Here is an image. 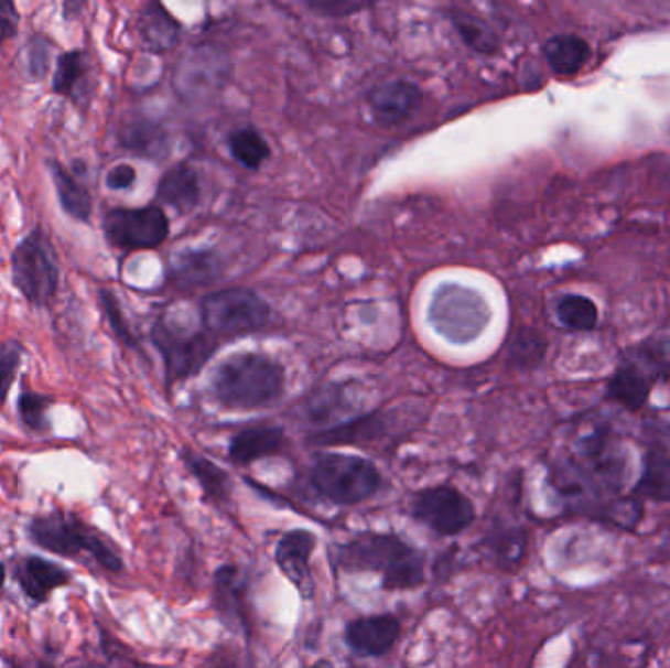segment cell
<instances>
[{
    "instance_id": "obj_1",
    "label": "cell",
    "mask_w": 670,
    "mask_h": 668,
    "mask_svg": "<svg viewBox=\"0 0 670 668\" xmlns=\"http://www.w3.org/2000/svg\"><path fill=\"white\" fill-rule=\"evenodd\" d=\"M334 561L345 571L379 572L382 589L415 590L425 581V559L392 534H361L335 547Z\"/></svg>"
},
{
    "instance_id": "obj_2",
    "label": "cell",
    "mask_w": 670,
    "mask_h": 668,
    "mask_svg": "<svg viewBox=\"0 0 670 668\" xmlns=\"http://www.w3.org/2000/svg\"><path fill=\"white\" fill-rule=\"evenodd\" d=\"M282 392L284 369L263 353H236L212 377V396L226 410H263L277 405Z\"/></svg>"
},
{
    "instance_id": "obj_3",
    "label": "cell",
    "mask_w": 670,
    "mask_h": 668,
    "mask_svg": "<svg viewBox=\"0 0 670 668\" xmlns=\"http://www.w3.org/2000/svg\"><path fill=\"white\" fill-rule=\"evenodd\" d=\"M317 494L335 506H357L379 493L382 475L369 459L347 453H320L310 471Z\"/></svg>"
},
{
    "instance_id": "obj_4",
    "label": "cell",
    "mask_w": 670,
    "mask_h": 668,
    "mask_svg": "<svg viewBox=\"0 0 670 668\" xmlns=\"http://www.w3.org/2000/svg\"><path fill=\"white\" fill-rule=\"evenodd\" d=\"M490 309L478 292L463 284H441L430 304V324L451 343L467 345L485 332Z\"/></svg>"
},
{
    "instance_id": "obj_5",
    "label": "cell",
    "mask_w": 670,
    "mask_h": 668,
    "mask_svg": "<svg viewBox=\"0 0 670 668\" xmlns=\"http://www.w3.org/2000/svg\"><path fill=\"white\" fill-rule=\"evenodd\" d=\"M12 282L34 306H45L60 289V265L52 241L34 228L12 251Z\"/></svg>"
},
{
    "instance_id": "obj_6",
    "label": "cell",
    "mask_w": 670,
    "mask_h": 668,
    "mask_svg": "<svg viewBox=\"0 0 670 668\" xmlns=\"http://www.w3.org/2000/svg\"><path fill=\"white\" fill-rule=\"evenodd\" d=\"M204 327L218 337L256 334L271 320V306L249 289L212 292L201 306Z\"/></svg>"
},
{
    "instance_id": "obj_7",
    "label": "cell",
    "mask_w": 670,
    "mask_h": 668,
    "mask_svg": "<svg viewBox=\"0 0 670 668\" xmlns=\"http://www.w3.org/2000/svg\"><path fill=\"white\" fill-rule=\"evenodd\" d=\"M412 516L440 536H458L475 521L473 502L453 486H432L414 494Z\"/></svg>"
},
{
    "instance_id": "obj_8",
    "label": "cell",
    "mask_w": 670,
    "mask_h": 668,
    "mask_svg": "<svg viewBox=\"0 0 670 668\" xmlns=\"http://www.w3.org/2000/svg\"><path fill=\"white\" fill-rule=\"evenodd\" d=\"M169 220L159 206L106 212V239L123 251L155 249L169 238Z\"/></svg>"
},
{
    "instance_id": "obj_9",
    "label": "cell",
    "mask_w": 670,
    "mask_h": 668,
    "mask_svg": "<svg viewBox=\"0 0 670 668\" xmlns=\"http://www.w3.org/2000/svg\"><path fill=\"white\" fill-rule=\"evenodd\" d=\"M153 343L159 353L165 360L168 378L173 380H185L193 377L198 370L203 369L204 363L210 359L212 353L218 349V342L212 340V335L185 334L181 330L161 320L158 326L153 327Z\"/></svg>"
},
{
    "instance_id": "obj_10",
    "label": "cell",
    "mask_w": 670,
    "mask_h": 668,
    "mask_svg": "<svg viewBox=\"0 0 670 668\" xmlns=\"http://www.w3.org/2000/svg\"><path fill=\"white\" fill-rule=\"evenodd\" d=\"M316 543V536L309 529H291L277 541L274 547V563L306 599H310L314 592L312 554Z\"/></svg>"
},
{
    "instance_id": "obj_11",
    "label": "cell",
    "mask_w": 670,
    "mask_h": 668,
    "mask_svg": "<svg viewBox=\"0 0 670 668\" xmlns=\"http://www.w3.org/2000/svg\"><path fill=\"white\" fill-rule=\"evenodd\" d=\"M370 115L382 126H398L420 110L423 93L408 80H390L372 88L367 95Z\"/></svg>"
},
{
    "instance_id": "obj_12",
    "label": "cell",
    "mask_w": 670,
    "mask_h": 668,
    "mask_svg": "<svg viewBox=\"0 0 670 668\" xmlns=\"http://www.w3.org/2000/svg\"><path fill=\"white\" fill-rule=\"evenodd\" d=\"M400 639V622L395 616H369L353 619L345 627V643L363 657H382Z\"/></svg>"
},
{
    "instance_id": "obj_13",
    "label": "cell",
    "mask_w": 670,
    "mask_h": 668,
    "mask_svg": "<svg viewBox=\"0 0 670 668\" xmlns=\"http://www.w3.org/2000/svg\"><path fill=\"white\" fill-rule=\"evenodd\" d=\"M30 534L35 543L44 547L50 553L63 554V557H77L83 551H93L97 537L83 531L79 526L71 524L62 516H50V518L35 519L30 526Z\"/></svg>"
},
{
    "instance_id": "obj_14",
    "label": "cell",
    "mask_w": 670,
    "mask_h": 668,
    "mask_svg": "<svg viewBox=\"0 0 670 668\" xmlns=\"http://www.w3.org/2000/svg\"><path fill=\"white\" fill-rule=\"evenodd\" d=\"M214 606L224 624L246 632V582L236 567H220L214 574Z\"/></svg>"
},
{
    "instance_id": "obj_15",
    "label": "cell",
    "mask_w": 670,
    "mask_h": 668,
    "mask_svg": "<svg viewBox=\"0 0 670 668\" xmlns=\"http://www.w3.org/2000/svg\"><path fill=\"white\" fill-rule=\"evenodd\" d=\"M282 441H284V433L281 428H273V425L247 428L229 440L228 457L236 465H249L257 459L277 455L281 451Z\"/></svg>"
},
{
    "instance_id": "obj_16",
    "label": "cell",
    "mask_w": 670,
    "mask_h": 668,
    "mask_svg": "<svg viewBox=\"0 0 670 668\" xmlns=\"http://www.w3.org/2000/svg\"><path fill=\"white\" fill-rule=\"evenodd\" d=\"M201 194H203V188H201L198 173L186 163L169 169L159 181V203L168 204L181 214L193 211L194 206L201 203Z\"/></svg>"
},
{
    "instance_id": "obj_17",
    "label": "cell",
    "mask_w": 670,
    "mask_h": 668,
    "mask_svg": "<svg viewBox=\"0 0 670 668\" xmlns=\"http://www.w3.org/2000/svg\"><path fill=\"white\" fill-rule=\"evenodd\" d=\"M52 88L57 95L69 97L75 105H87L90 97L87 53L79 50L62 53L53 73Z\"/></svg>"
},
{
    "instance_id": "obj_18",
    "label": "cell",
    "mask_w": 670,
    "mask_h": 668,
    "mask_svg": "<svg viewBox=\"0 0 670 668\" xmlns=\"http://www.w3.org/2000/svg\"><path fill=\"white\" fill-rule=\"evenodd\" d=\"M179 22L159 2H150L138 22L141 45L155 53L171 52L179 42Z\"/></svg>"
},
{
    "instance_id": "obj_19",
    "label": "cell",
    "mask_w": 670,
    "mask_h": 668,
    "mask_svg": "<svg viewBox=\"0 0 670 668\" xmlns=\"http://www.w3.org/2000/svg\"><path fill=\"white\" fill-rule=\"evenodd\" d=\"M547 63L555 71L556 75H574L584 67V63L591 57V45L582 40L581 35L561 34L553 35L547 40L545 47Z\"/></svg>"
},
{
    "instance_id": "obj_20",
    "label": "cell",
    "mask_w": 670,
    "mask_h": 668,
    "mask_svg": "<svg viewBox=\"0 0 670 668\" xmlns=\"http://www.w3.org/2000/svg\"><path fill=\"white\" fill-rule=\"evenodd\" d=\"M18 581L30 599H34L35 602H44L53 589H60L69 582V574L52 561L30 557L18 574Z\"/></svg>"
},
{
    "instance_id": "obj_21",
    "label": "cell",
    "mask_w": 670,
    "mask_h": 668,
    "mask_svg": "<svg viewBox=\"0 0 670 668\" xmlns=\"http://www.w3.org/2000/svg\"><path fill=\"white\" fill-rule=\"evenodd\" d=\"M635 496L655 502H670V455L649 451L644 459V471L634 486Z\"/></svg>"
},
{
    "instance_id": "obj_22",
    "label": "cell",
    "mask_w": 670,
    "mask_h": 668,
    "mask_svg": "<svg viewBox=\"0 0 670 668\" xmlns=\"http://www.w3.org/2000/svg\"><path fill=\"white\" fill-rule=\"evenodd\" d=\"M47 168L52 173L55 193L65 214H69L73 220L87 222L93 211V201L85 186L80 185L75 176H71L60 163L50 161Z\"/></svg>"
},
{
    "instance_id": "obj_23",
    "label": "cell",
    "mask_w": 670,
    "mask_h": 668,
    "mask_svg": "<svg viewBox=\"0 0 670 668\" xmlns=\"http://www.w3.org/2000/svg\"><path fill=\"white\" fill-rule=\"evenodd\" d=\"M122 146L143 158L161 159L168 153V136L158 123L140 118L123 126Z\"/></svg>"
},
{
    "instance_id": "obj_24",
    "label": "cell",
    "mask_w": 670,
    "mask_h": 668,
    "mask_svg": "<svg viewBox=\"0 0 670 668\" xmlns=\"http://www.w3.org/2000/svg\"><path fill=\"white\" fill-rule=\"evenodd\" d=\"M173 274L176 281L191 284H208L221 274L220 259L212 251H186L173 259Z\"/></svg>"
},
{
    "instance_id": "obj_25",
    "label": "cell",
    "mask_w": 670,
    "mask_h": 668,
    "mask_svg": "<svg viewBox=\"0 0 670 668\" xmlns=\"http://www.w3.org/2000/svg\"><path fill=\"white\" fill-rule=\"evenodd\" d=\"M185 463L194 478L201 484L204 494L212 502H228L231 494V481L229 475L221 466L212 463L203 455L196 453H185Z\"/></svg>"
},
{
    "instance_id": "obj_26",
    "label": "cell",
    "mask_w": 670,
    "mask_h": 668,
    "mask_svg": "<svg viewBox=\"0 0 670 668\" xmlns=\"http://www.w3.org/2000/svg\"><path fill=\"white\" fill-rule=\"evenodd\" d=\"M228 148L231 158L241 163L244 168L257 171L264 161L271 158V148L263 136L253 128H241L228 138Z\"/></svg>"
},
{
    "instance_id": "obj_27",
    "label": "cell",
    "mask_w": 670,
    "mask_h": 668,
    "mask_svg": "<svg viewBox=\"0 0 670 668\" xmlns=\"http://www.w3.org/2000/svg\"><path fill=\"white\" fill-rule=\"evenodd\" d=\"M608 395L629 410H639L649 398V385L637 370L624 367L609 380Z\"/></svg>"
},
{
    "instance_id": "obj_28",
    "label": "cell",
    "mask_w": 670,
    "mask_h": 668,
    "mask_svg": "<svg viewBox=\"0 0 670 668\" xmlns=\"http://www.w3.org/2000/svg\"><path fill=\"white\" fill-rule=\"evenodd\" d=\"M556 317L574 332H591L598 324V309L592 300L569 294L556 302Z\"/></svg>"
},
{
    "instance_id": "obj_29",
    "label": "cell",
    "mask_w": 670,
    "mask_h": 668,
    "mask_svg": "<svg viewBox=\"0 0 670 668\" xmlns=\"http://www.w3.org/2000/svg\"><path fill=\"white\" fill-rule=\"evenodd\" d=\"M451 22L458 30V35L465 40V44L471 45L473 50L480 53H494L498 47V42L494 37L493 32L475 17H471L467 12H453Z\"/></svg>"
},
{
    "instance_id": "obj_30",
    "label": "cell",
    "mask_w": 670,
    "mask_h": 668,
    "mask_svg": "<svg viewBox=\"0 0 670 668\" xmlns=\"http://www.w3.org/2000/svg\"><path fill=\"white\" fill-rule=\"evenodd\" d=\"M24 349L18 342L0 343V405L7 400L10 387L14 383Z\"/></svg>"
},
{
    "instance_id": "obj_31",
    "label": "cell",
    "mask_w": 670,
    "mask_h": 668,
    "mask_svg": "<svg viewBox=\"0 0 670 668\" xmlns=\"http://www.w3.org/2000/svg\"><path fill=\"white\" fill-rule=\"evenodd\" d=\"M50 406V398L37 392H22L18 400V412L22 422L26 423L30 430H44L47 425L45 412Z\"/></svg>"
},
{
    "instance_id": "obj_32",
    "label": "cell",
    "mask_w": 670,
    "mask_h": 668,
    "mask_svg": "<svg viewBox=\"0 0 670 668\" xmlns=\"http://www.w3.org/2000/svg\"><path fill=\"white\" fill-rule=\"evenodd\" d=\"M52 47L42 35H34L26 47V71L32 79H42L50 69Z\"/></svg>"
},
{
    "instance_id": "obj_33",
    "label": "cell",
    "mask_w": 670,
    "mask_h": 668,
    "mask_svg": "<svg viewBox=\"0 0 670 668\" xmlns=\"http://www.w3.org/2000/svg\"><path fill=\"white\" fill-rule=\"evenodd\" d=\"M306 7L314 12H320L324 17H347L353 12L367 9L369 2H349V0H314L306 2Z\"/></svg>"
},
{
    "instance_id": "obj_34",
    "label": "cell",
    "mask_w": 670,
    "mask_h": 668,
    "mask_svg": "<svg viewBox=\"0 0 670 668\" xmlns=\"http://www.w3.org/2000/svg\"><path fill=\"white\" fill-rule=\"evenodd\" d=\"M100 302H102V306H105L106 317H108L110 326L115 330V334L118 335L122 342L128 343V345H133L136 342H133L130 330H128V326L122 322L120 309H118V302H116L115 297H112V292L100 291Z\"/></svg>"
},
{
    "instance_id": "obj_35",
    "label": "cell",
    "mask_w": 670,
    "mask_h": 668,
    "mask_svg": "<svg viewBox=\"0 0 670 668\" xmlns=\"http://www.w3.org/2000/svg\"><path fill=\"white\" fill-rule=\"evenodd\" d=\"M18 24H20V17H18L14 2L0 0V44L9 42L18 34Z\"/></svg>"
},
{
    "instance_id": "obj_36",
    "label": "cell",
    "mask_w": 670,
    "mask_h": 668,
    "mask_svg": "<svg viewBox=\"0 0 670 668\" xmlns=\"http://www.w3.org/2000/svg\"><path fill=\"white\" fill-rule=\"evenodd\" d=\"M136 183V169L130 165H116L110 169V173L106 175V186L110 191H126Z\"/></svg>"
},
{
    "instance_id": "obj_37",
    "label": "cell",
    "mask_w": 670,
    "mask_h": 668,
    "mask_svg": "<svg viewBox=\"0 0 670 668\" xmlns=\"http://www.w3.org/2000/svg\"><path fill=\"white\" fill-rule=\"evenodd\" d=\"M206 668H239V665L228 649H218L206 662Z\"/></svg>"
},
{
    "instance_id": "obj_38",
    "label": "cell",
    "mask_w": 670,
    "mask_h": 668,
    "mask_svg": "<svg viewBox=\"0 0 670 668\" xmlns=\"http://www.w3.org/2000/svg\"><path fill=\"white\" fill-rule=\"evenodd\" d=\"M4 579H7V572H4V567L0 564V586L4 584Z\"/></svg>"
},
{
    "instance_id": "obj_39",
    "label": "cell",
    "mask_w": 670,
    "mask_h": 668,
    "mask_svg": "<svg viewBox=\"0 0 670 668\" xmlns=\"http://www.w3.org/2000/svg\"><path fill=\"white\" fill-rule=\"evenodd\" d=\"M314 668H332V667H329V665H327V662H317V665H314Z\"/></svg>"
}]
</instances>
